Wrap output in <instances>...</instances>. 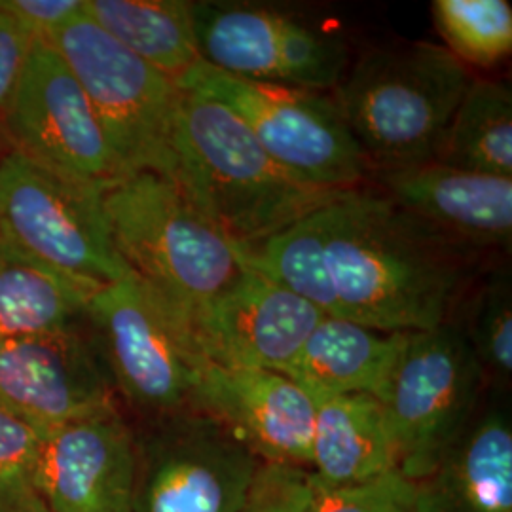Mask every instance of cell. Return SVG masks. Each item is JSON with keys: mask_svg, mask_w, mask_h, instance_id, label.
<instances>
[{"mask_svg": "<svg viewBox=\"0 0 512 512\" xmlns=\"http://www.w3.org/2000/svg\"><path fill=\"white\" fill-rule=\"evenodd\" d=\"M0 12L33 40H46L84 12V0H0Z\"/></svg>", "mask_w": 512, "mask_h": 512, "instance_id": "f546056e", "label": "cell"}, {"mask_svg": "<svg viewBox=\"0 0 512 512\" xmlns=\"http://www.w3.org/2000/svg\"><path fill=\"white\" fill-rule=\"evenodd\" d=\"M476 255L376 188L340 192L327 205L325 262L342 319L370 329L448 323L475 283Z\"/></svg>", "mask_w": 512, "mask_h": 512, "instance_id": "6da1fadb", "label": "cell"}, {"mask_svg": "<svg viewBox=\"0 0 512 512\" xmlns=\"http://www.w3.org/2000/svg\"><path fill=\"white\" fill-rule=\"evenodd\" d=\"M105 190L8 150L0 158V241L99 291L131 274L105 211Z\"/></svg>", "mask_w": 512, "mask_h": 512, "instance_id": "52a82bcc", "label": "cell"}, {"mask_svg": "<svg viewBox=\"0 0 512 512\" xmlns=\"http://www.w3.org/2000/svg\"><path fill=\"white\" fill-rule=\"evenodd\" d=\"M92 294L0 241V340L80 325Z\"/></svg>", "mask_w": 512, "mask_h": 512, "instance_id": "7402d4cb", "label": "cell"}, {"mask_svg": "<svg viewBox=\"0 0 512 512\" xmlns=\"http://www.w3.org/2000/svg\"><path fill=\"white\" fill-rule=\"evenodd\" d=\"M192 410L219 421L262 463L310 465L315 403L281 372L200 363Z\"/></svg>", "mask_w": 512, "mask_h": 512, "instance_id": "2e32d148", "label": "cell"}, {"mask_svg": "<svg viewBox=\"0 0 512 512\" xmlns=\"http://www.w3.org/2000/svg\"><path fill=\"white\" fill-rule=\"evenodd\" d=\"M232 110L256 141L300 183L327 192L365 186V154L330 92H315L220 73L198 61L175 80Z\"/></svg>", "mask_w": 512, "mask_h": 512, "instance_id": "8992f818", "label": "cell"}, {"mask_svg": "<svg viewBox=\"0 0 512 512\" xmlns=\"http://www.w3.org/2000/svg\"><path fill=\"white\" fill-rule=\"evenodd\" d=\"M198 52L220 73L330 92L349 67L344 40L287 12L245 2H192Z\"/></svg>", "mask_w": 512, "mask_h": 512, "instance_id": "7c38bea8", "label": "cell"}, {"mask_svg": "<svg viewBox=\"0 0 512 512\" xmlns=\"http://www.w3.org/2000/svg\"><path fill=\"white\" fill-rule=\"evenodd\" d=\"M488 385L467 338L454 321L406 332L378 401L410 482L431 475L473 425Z\"/></svg>", "mask_w": 512, "mask_h": 512, "instance_id": "5b68a950", "label": "cell"}, {"mask_svg": "<svg viewBox=\"0 0 512 512\" xmlns=\"http://www.w3.org/2000/svg\"><path fill=\"white\" fill-rule=\"evenodd\" d=\"M0 131L8 150L63 177L101 188L126 179L82 86L46 40L31 42Z\"/></svg>", "mask_w": 512, "mask_h": 512, "instance_id": "8fae6325", "label": "cell"}, {"mask_svg": "<svg viewBox=\"0 0 512 512\" xmlns=\"http://www.w3.org/2000/svg\"><path fill=\"white\" fill-rule=\"evenodd\" d=\"M327 205L304 215L274 236L251 245H239V249L243 264L256 274L306 300L321 313L342 317L325 262Z\"/></svg>", "mask_w": 512, "mask_h": 512, "instance_id": "603a6c76", "label": "cell"}, {"mask_svg": "<svg viewBox=\"0 0 512 512\" xmlns=\"http://www.w3.org/2000/svg\"><path fill=\"white\" fill-rule=\"evenodd\" d=\"M33 38L0 12V118L18 86Z\"/></svg>", "mask_w": 512, "mask_h": 512, "instance_id": "4dcf8cb0", "label": "cell"}, {"mask_svg": "<svg viewBox=\"0 0 512 512\" xmlns=\"http://www.w3.org/2000/svg\"><path fill=\"white\" fill-rule=\"evenodd\" d=\"M6 152H8V145H6L4 135H2V131H0V158H2Z\"/></svg>", "mask_w": 512, "mask_h": 512, "instance_id": "1f68e13d", "label": "cell"}, {"mask_svg": "<svg viewBox=\"0 0 512 512\" xmlns=\"http://www.w3.org/2000/svg\"><path fill=\"white\" fill-rule=\"evenodd\" d=\"M313 494L306 467L262 463L236 512H311Z\"/></svg>", "mask_w": 512, "mask_h": 512, "instance_id": "f1b7e54d", "label": "cell"}, {"mask_svg": "<svg viewBox=\"0 0 512 512\" xmlns=\"http://www.w3.org/2000/svg\"><path fill=\"white\" fill-rule=\"evenodd\" d=\"M313 403L308 471L317 486L346 488L397 471L395 446L378 399L340 395Z\"/></svg>", "mask_w": 512, "mask_h": 512, "instance_id": "ffe728a7", "label": "cell"}, {"mask_svg": "<svg viewBox=\"0 0 512 512\" xmlns=\"http://www.w3.org/2000/svg\"><path fill=\"white\" fill-rule=\"evenodd\" d=\"M84 14L129 52L173 80L202 61L192 2L84 0Z\"/></svg>", "mask_w": 512, "mask_h": 512, "instance_id": "44dd1931", "label": "cell"}, {"mask_svg": "<svg viewBox=\"0 0 512 512\" xmlns=\"http://www.w3.org/2000/svg\"><path fill=\"white\" fill-rule=\"evenodd\" d=\"M439 164L512 179V90L503 80H473L459 105Z\"/></svg>", "mask_w": 512, "mask_h": 512, "instance_id": "cb8c5ba5", "label": "cell"}, {"mask_svg": "<svg viewBox=\"0 0 512 512\" xmlns=\"http://www.w3.org/2000/svg\"><path fill=\"white\" fill-rule=\"evenodd\" d=\"M86 325L105 359L118 403L137 421L192 410L200 357L183 319L137 275L95 291Z\"/></svg>", "mask_w": 512, "mask_h": 512, "instance_id": "ba28073f", "label": "cell"}, {"mask_svg": "<svg viewBox=\"0 0 512 512\" xmlns=\"http://www.w3.org/2000/svg\"><path fill=\"white\" fill-rule=\"evenodd\" d=\"M325 317L249 266L188 325L202 363L283 372Z\"/></svg>", "mask_w": 512, "mask_h": 512, "instance_id": "5bb4252c", "label": "cell"}, {"mask_svg": "<svg viewBox=\"0 0 512 512\" xmlns=\"http://www.w3.org/2000/svg\"><path fill=\"white\" fill-rule=\"evenodd\" d=\"M412 497L414 484L395 471L346 488L315 484L311 512H412Z\"/></svg>", "mask_w": 512, "mask_h": 512, "instance_id": "83f0119b", "label": "cell"}, {"mask_svg": "<svg viewBox=\"0 0 512 512\" xmlns=\"http://www.w3.org/2000/svg\"><path fill=\"white\" fill-rule=\"evenodd\" d=\"M406 332H384L325 315L281 374L313 401L340 395L378 399L397 363Z\"/></svg>", "mask_w": 512, "mask_h": 512, "instance_id": "d6986e66", "label": "cell"}, {"mask_svg": "<svg viewBox=\"0 0 512 512\" xmlns=\"http://www.w3.org/2000/svg\"><path fill=\"white\" fill-rule=\"evenodd\" d=\"M482 368L488 391H509L512 380V283L497 270L461 298L452 319Z\"/></svg>", "mask_w": 512, "mask_h": 512, "instance_id": "d4e9b609", "label": "cell"}, {"mask_svg": "<svg viewBox=\"0 0 512 512\" xmlns=\"http://www.w3.org/2000/svg\"><path fill=\"white\" fill-rule=\"evenodd\" d=\"M116 406L86 319L69 329L0 340V408L40 435Z\"/></svg>", "mask_w": 512, "mask_h": 512, "instance_id": "4fadbf2b", "label": "cell"}, {"mask_svg": "<svg viewBox=\"0 0 512 512\" xmlns=\"http://www.w3.org/2000/svg\"><path fill=\"white\" fill-rule=\"evenodd\" d=\"M110 232L129 270L183 319H192L245 270L238 243L171 179L133 173L105 190Z\"/></svg>", "mask_w": 512, "mask_h": 512, "instance_id": "277c9868", "label": "cell"}, {"mask_svg": "<svg viewBox=\"0 0 512 512\" xmlns=\"http://www.w3.org/2000/svg\"><path fill=\"white\" fill-rule=\"evenodd\" d=\"M86 93L126 177H173V78L129 52L84 12L46 38Z\"/></svg>", "mask_w": 512, "mask_h": 512, "instance_id": "9c48e42d", "label": "cell"}, {"mask_svg": "<svg viewBox=\"0 0 512 512\" xmlns=\"http://www.w3.org/2000/svg\"><path fill=\"white\" fill-rule=\"evenodd\" d=\"M378 192L461 243L509 251L512 179L429 164L374 169Z\"/></svg>", "mask_w": 512, "mask_h": 512, "instance_id": "e0dca14e", "label": "cell"}, {"mask_svg": "<svg viewBox=\"0 0 512 512\" xmlns=\"http://www.w3.org/2000/svg\"><path fill=\"white\" fill-rule=\"evenodd\" d=\"M135 427L110 408L42 437L38 484L46 512H133Z\"/></svg>", "mask_w": 512, "mask_h": 512, "instance_id": "9a60e30c", "label": "cell"}, {"mask_svg": "<svg viewBox=\"0 0 512 512\" xmlns=\"http://www.w3.org/2000/svg\"><path fill=\"white\" fill-rule=\"evenodd\" d=\"M503 397L488 391L454 450L412 482V512H512V421Z\"/></svg>", "mask_w": 512, "mask_h": 512, "instance_id": "ac0fdd59", "label": "cell"}, {"mask_svg": "<svg viewBox=\"0 0 512 512\" xmlns=\"http://www.w3.org/2000/svg\"><path fill=\"white\" fill-rule=\"evenodd\" d=\"M133 512H236L262 461L211 416L135 421Z\"/></svg>", "mask_w": 512, "mask_h": 512, "instance_id": "30bf717a", "label": "cell"}, {"mask_svg": "<svg viewBox=\"0 0 512 512\" xmlns=\"http://www.w3.org/2000/svg\"><path fill=\"white\" fill-rule=\"evenodd\" d=\"M435 25L448 52L463 65L492 67L512 50V10L507 0H435Z\"/></svg>", "mask_w": 512, "mask_h": 512, "instance_id": "484cf974", "label": "cell"}, {"mask_svg": "<svg viewBox=\"0 0 512 512\" xmlns=\"http://www.w3.org/2000/svg\"><path fill=\"white\" fill-rule=\"evenodd\" d=\"M42 437L0 408V512H46L38 484Z\"/></svg>", "mask_w": 512, "mask_h": 512, "instance_id": "4316f807", "label": "cell"}, {"mask_svg": "<svg viewBox=\"0 0 512 512\" xmlns=\"http://www.w3.org/2000/svg\"><path fill=\"white\" fill-rule=\"evenodd\" d=\"M171 147V181L238 245L270 238L340 194L300 183L232 110L192 90L179 88Z\"/></svg>", "mask_w": 512, "mask_h": 512, "instance_id": "7a4b0ae2", "label": "cell"}, {"mask_svg": "<svg viewBox=\"0 0 512 512\" xmlns=\"http://www.w3.org/2000/svg\"><path fill=\"white\" fill-rule=\"evenodd\" d=\"M471 82L446 48L408 42L365 52L332 97L372 171L397 169L437 162Z\"/></svg>", "mask_w": 512, "mask_h": 512, "instance_id": "3957f363", "label": "cell"}]
</instances>
